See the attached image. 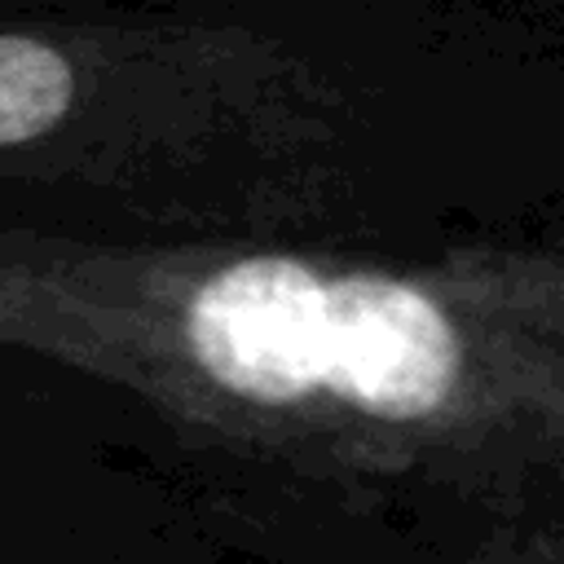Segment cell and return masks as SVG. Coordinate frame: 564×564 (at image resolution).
<instances>
[{
  "mask_svg": "<svg viewBox=\"0 0 564 564\" xmlns=\"http://www.w3.org/2000/svg\"><path fill=\"white\" fill-rule=\"evenodd\" d=\"M189 344L203 370L242 397H304L322 383L326 286L291 260H242L194 295Z\"/></svg>",
  "mask_w": 564,
  "mask_h": 564,
  "instance_id": "cell-1",
  "label": "cell"
},
{
  "mask_svg": "<svg viewBox=\"0 0 564 564\" xmlns=\"http://www.w3.org/2000/svg\"><path fill=\"white\" fill-rule=\"evenodd\" d=\"M454 375L445 317L388 278H344L326 286L322 383L370 414H427Z\"/></svg>",
  "mask_w": 564,
  "mask_h": 564,
  "instance_id": "cell-2",
  "label": "cell"
},
{
  "mask_svg": "<svg viewBox=\"0 0 564 564\" xmlns=\"http://www.w3.org/2000/svg\"><path fill=\"white\" fill-rule=\"evenodd\" d=\"M75 70L35 35H0V150L26 145L70 110Z\"/></svg>",
  "mask_w": 564,
  "mask_h": 564,
  "instance_id": "cell-3",
  "label": "cell"
}]
</instances>
